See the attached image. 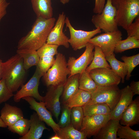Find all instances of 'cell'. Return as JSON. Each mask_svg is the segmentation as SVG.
Masks as SVG:
<instances>
[{"instance_id": "obj_1", "label": "cell", "mask_w": 139, "mask_h": 139, "mask_svg": "<svg viewBox=\"0 0 139 139\" xmlns=\"http://www.w3.org/2000/svg\"><path fill=\"white\" fill-rule=\"evenodd\" d=\"M55 21L54 17L47 19L37 17L31 30L19 40L17 49L37 50L46 43Z\"/></svg>"}, {"instance_id": "obj_2", "label": "cell", "mask_w": 139, "mask_h": 139, "mask_svg": "<svg viewBox=\"0 0 139 139\" xmlns=\"http://www.w3.org/2000/svg\"><path fill=\"white\" fill-rule=\"evenodd\" d=\"M26 71L24 67L23 59L17 54L3 62L2 79L13 92L23 85Z\"/></svg>"}, {"instance_id": "obj_3", "label": "cell", "mask_w": 139, "mask_h": 139, "mask_svg": "<svg viewBox=\"0 0 139 139\" xmlns=\"http://www.w3.org/2000/svg\"><path fill=\"white\" fill-rule=\"evenodd\" d=\"M116 11L115 19L118 26L126 30L139 16V0H111Z\"/></svg>"}, {"instance_id": "obj_4", "label": "cell", "mask_w": 139, "mask_h": 139, "mask_svg": "<svg viewBox=\"0 0 139 139\" xmlns=\"http://www.w3.org/2000/svg\"><path fill=\"white\" fill-rule=\"evenodd\" d=\"M70 73L65 56L58 53L54 63L43 76V81L47 87L64 85Z\"/></svg>"}, {"instance_id": "obj_5", "label": "cell", "mask_w": 139, "mask_h": 139, "mask_svg": "<svg viewBox=\"0 0 139 139\" xmlns=\"http://www.w3.org/2000/svg\"><path fill=\"white\" fill-rule=\"evenodd\" d=\"M116 13L111 0H107L102 12L93 15L91 22L96 28H99L105 32L116 31L118 30L115 19Z\"/></svg>"}, {"instance_id": "obj_6", "label": "cell", "mask_w": 139, "mask_h": 139, "mask_svg": "<svg viewBox=\"0 0 139 139\" xmlns=\"http://www.w3.org/2000/svg\"><path fill=\"white\" fill-rule=\"evenodd\" d=\"M118 85L98 86L96 90L91 93V100L87 104L106 103L112 111L117 105L120 97L121 90Z\"/></svg>"}, {"instance_id": "obj_7", "label": "cell", "mask_w": 139, "mask_h": 139, "mask_svg": "<svg viewBox=\"0 0 139 139\" xmlns=\"http://www.w3.org/2000/svg\"><path fill=\"white\" fill-rule=\"evenodd\" d=\"M122 36L121 32L118 29L99 34L91 39L88 42L99 47L106 56L114 53L117 44L122 40Z\"/></svg>"}, {"instance_id": "obj_8", "label": "cell", "mask_w": 139, "mask_h": 139, "mask_svg": "<svg viewBox=\"0 0 139 139\" xmlns=\"http://www.w3.org/2000/svg\"><path fill=\"white\" fill-rule=\"evenodd\" d=\"M65 23L66 27L68 28L70 33V37L69 39L68 42L75 51L85 47L90 39L101 32V30L98 28L90 31L75 29L71 25L67 17H66Z\"/></svg>"}, {"instance_id": "obj_9", "label": "cell", "mask_w": 139, "mask_h": 139, "mask_svg": "<svg viewBox=\"0 0 139 139\" xmlns=\"http://www.w3.org/2000/svg\"><path fill=\"white\" fill-rule=\"evenodd\" d=\"M44 74L36 66L35 72L31 78L26 84L23 85L20 90L14 95V101L19 102L23 97H31L39 101H43V97L40 95L38 89L40 79Z\"/></svg>"}, {"instance_id": "obj_10", "label": "cell", "mask_w": 139, "mask_h": 139, "mask_svg": "<svg viewBox=\"0 0 139 139\" xmlns=\"http://www.w3.org/2000/svg\"><path fill=\"white\" fill-rule=\"evenodd\" d=\"M94 46L88 42L85 47V50L78 58L70 57L67 62V67L70 71L68 77L77 74H81L92 62L94 56L93 50Z\"/></svg>"}, {"instance_id": "obj_11", "label": "cell", "mask_w": 139, "mask_h": 139, "mask_svg": "<svg viewBox=\"0 0 139 139\" xmlns=\"http://www.w3.org/2000/svg\"><path fill=\"white\" fill-rule=\"evenodd\" d=\"M111 119L110 114L84 116L80 131L83 133L87 138L95 136Z\"/></svg>"}, {"instance_id": "obj_12", "label": "cell", "mask_w": 139, "mask_h": 139, "mask_svg": "<svg viewBox=\"0 0 139 139\" xmlns=\"http://www.w3.org/2000/svg\"><path fill=\"white\" fill-rule=\"evenodd\" d=\"M64 85L48 86L46 95L43 97V101L46 107L57 120L61 111L59 99L63 93Z\"/></svg>"}, {"instance_id": "obj_13", "label": "cell", "mask_w": 139, "mask_h": 139, "mask_svg": "<svg viewBox=\"0 0 139 139\" xmlns=\"http://www.w3.org/2000/svg\"><path fill=\"white\" fill-rule=\"evenodd\" d=\"M89 73L98 86L118 85L121 80V77L111 68H95L91 70Z\"/></svg>"}, {"instance_id": "obj_14", "label": "cell", "mask_w": 139, "mask_h": 139, "mask_svg": "<svg viewBox=\"0 0 139 139\" xmlns=\"http://www.w3.org/2000/svg\"><path fill=\"white\" fill-rule=\"evenodd\" d=\"M22 99L29 103L30 108L36 111L40 119L51 128L55 134L60 131V128L54 120L52 113L46 108L43 101L38 102L31 97H24Z\"/></svg>"}, {"instance_id": "obj_15", "label": "cell", "mask_w": 139, "mask_h": 139, "mask_svg": "<svg viewBox=\"0 0 139 139\" xmlns=\"http://www.w3.org/2000/svg\"><path fill=\"white\" fill-rule=\"evenodd\" d=\"M66 18L63 12L59 14L55 24L49 33L47 43L62 46L67 48L69 47V38L63 32Z\"/></svg>"}, {"instance_id": "obj_16", "label": "cell", "mask_w": 139, "mask_h": 139, "mask_svg": "<svg viewBox=\"0 0 139 139\" xmlns=\"http://www.w3.org/2000/svg\"><path fill=\"white\" fill-rule=\"evenodd\" d=\"M134 96L129 85L121 90L120 98L110 114L111 119L120 120L123 113L132 101Z\"/></svg>"}, {"instance_id": "obj_17", "label": "cell", "mask_w": 139, "mask_h": 139, "mask_svg": "<svg viewBox=\"0 0 139 139\" xmlns=\"http://www.w3.org/2000/svg\"><path fill=\"white\" fill-rule=\"evenodd\" d=\"M121 124L130 126L139 123V97L132 101L123 113L120 120Z\"/></svg>"}, {"instance_id": "obj_18", "label": "cell", "mask_w": 139, "mask_h": 139, "mask_svg": "<svg viewBox=\"0 0 139 139\" xmlns=\"http://www.w3.org/2000/svg\"><path fill=\"white\" fill-rule=\"evenodd\" d=\"M30 126L28 133L20 139H39L45 130L50 129L46 126L45 122L39 117L36 112H34L31 115L30 119Z\"/></svg>"}, {"instance_id": "obj_19", "label": "cell", "mask_w": 139, "mask_h": 139, "mask_svg": "<svg viewBox=\"0 0 139 139\" xmlns=\"http://www.w3.org/2000/svg\"><path fill=\"white\" fill-rule=\"evenodd\" d=\"M0 115V117L7 127L24 117L23 112L20 108L7 103H5L2 109Z\"/></svg>"}, {"instance_id": "obj_20", "label": "cell", "mask_w": 139, "mask_h": 139, "mask_svg": "<svg viewBox=\"0 0 139 139\" xmlns=\"http://www.w3.org/2000/svg\"><path fill=\"white\" fill-rule=\"evenodd\" d=\"M120 120L111 119L101 128L97 135L96 139H119L117 137V133L120 124Z\"/></svg>"}, {"instance_id": "obj_21", "label": "cell", "mask_w": 139, "mask_h": 139, "mask_svg": "<svg viewBox=\"0 0 139 139\" xmlns=\"http://www.w3.org/2000/svg\"><path fill=\"white\" fill-rule=\"evenodd\" d=\"M33 10L37 17L45 19L53 17L51 0H31Z\"/></svg>"}, {"instance_id": "obj_22", "label": "cell", "mask_w": 139, "mask_h": 139, "mask_svg": "<svg viewBox=\"0 0 139 139\" xmlns=\"http://www.w3.org/2000/svg\"><path fill=\"white\" fill-rule=\"evenodd\" d=\"M80 75L77 74L68 77L64 84L62 93V102L64 105L79 89Z\"/></svg>"}, {"instance_id": "obj_23", "label": "cell", "mask_w": 139, "mask_h": 139, "mask_svg": "<svg viewBox=\"0 0 139 139\" xmlns=\"http://www.w3.org/2000/svg\"><path fill=\"white\" fill-rule=\"evenodd\" d=\"M91 97L90 93L79 89L64 105L71 109L75 107H82L90 101Z\"/></svg>"}, {"instance_id": "obj_24", "label": "cell", "mask_w": 139, "mask_h": 139, "mask_svg": "<svg viewBox=\"0 0 139 139\" xmlns=\"http://www.w3.org/2000/svg\"><path fill=\"white\" fill-rule=\"evenodd\" d=\"M16 53L23 59V66L26 70L38 65L40 57L37 50L26 49H18Z\"/></svg>"}, {"instance_id": "obj_25", "label": "cell", "mask_w": 139, "mask_h": 139, "mask_svg": "<svg viewBox=\"0 0 139 139\" xmlns=\"http://www.w3.org/2000/svg\"><path fill=\"white\" fill-rule=\"evenodd\" d=\"M84 116L110 114L111 110L105 103L86 104L82 107Z\"/></svg>"}, {"instance_id": "obj_26", "label": "cell", "mask_w": 139, "mask_h": 139, "mask_svg": "<svg viewBox=\"0 0 139 139\" xmlns=\"http://www.w3.org/2000/svg\"><path fill=\"white\" fill-rule=\"evenodd\" d=\"M94 46V51L92 60L86 70L89 72L91 70L95 68H111L100 48L97 46Z\"/></svg>"}, {"instance_id": "obj_27", "label": "cell", "mask_w": 139, "mask_h": 139, "mask_svg": "<svg viewBox=\"0 0 139 139\" xmlns=\"http://www.w3.org/2000/svg\"><path fill=\"white\" fill-rule=\"evenodd\" d=\"M105 58L107 61L109 62L111 68L121 77V82L124 83L125 78L127 73L126 67L124 63L117 59L114 53L106 56Z\"/></svg>"}, {"instance_id": "obj_28", "label": "cell", "mask_w": 139, "mask_h": 139, "mask_svg": "<svg viewBox=\"0 0 139 139\" xmlns=\"http://www.w3.org/2000/svg\"><path fill=\"white\" fill-rule=\"evenodd\" d=\"M61 139H86L87 138L84 133L77 130L71 124L60 128L59 132L56 133Z\"/></svg>"}, {"instance_id": "obj_29", "label": "cell", "mask_w": 139, "mask_h": 139, "mask_svg": "<svg viewBox=\"0 0 139 139\" xmlns=\"http://www.w3.org/2000/svg\"><path fill=\"white\" fill-rule=\"evenodd\" d=\"M98 86L90 76L89 72L86 70L80 74L79 80V89L91 93L96 90Z\"/></svg>"}, {"instance_id": "obj_30", "label": "cell", "mask_w": 139, "mask_h": 139, "mask_svg": "<svg viewBox=\"0 0 139 139\" xmlns=\"http://www.w3.org/2000/svg\"><path fill=\"white\" fill-rule=\"evenodd\" d=\"M139 48V40L134 37L128 36L126 39L121 40L118 42L114 52L120 53L127 50Z\"/></svg>"}, {"instance_id": "obj_31", "label": "cell", "mask_w": 139, "mask_h": 139, "mask_svg": "<svg viewBox=\"0 0 139 139\" xmlns=\"http://www.w3.org/2000/svg\"><path fill=\"white\" fill-rule=\"evenodd\" d=\"M30 126V119L23 117L18 120L12 125L7 127L9 131L22 136L28 133Z\"/></svg>"}, {"instance_id": "obj_32", "label": "cell", "mask_w": 139, "mask_h": 139, "mask_svg": "<svg viewBox=\"0 0 139 139\" xmlns=\"http://www.w3.org/2000/svg\"><path fill=\"white\" fill-rule=\"evenodd\" d=\"M84 117L82 107H75L71 108V123L75 129L80 130Z\"/></svg>"}, {"instance_id": "obj_33", "label": "cell", "mask_w": 139, "mask_h": 139, "mask_svg": "<svg viewBox=\"0 0 139 139\" xmlns=\"http://www.w3.org/2000/svg\"><path fill=\"white\" fill-rule=\"evenodd\" d=\"M119 139H139V131L132 129L129 126L120 125L117 133Z\"/></svg>"}, {"instance_id": "obj_34", "label": "cell", "mask_w": 139, "mask_h": 139, "mask_svg": "<svg viewBox=\"0 0 139 139\" xmlns=\"http://www.w3.org/2000/svg\"><path fill=\"white\" fill-rule=\"evenodd\" d=\"M126 66L127 73L126 79L128 80L131 76V74L134 68L139 64V54L133 56H123L121 58Z\"/></svg>"}, {"instance_id": "obj_35", "label": "cell", "mask_w": 139, "mask_h": 139, "mask_svg": "<svg viewBox=\"0 0 139 139\" xmlns=\"http://www.w3.org/2000/svg\"><path fill=\"white\" fill-rule=\"evenodd\" d=\"M58 45L46 43L37 51L39 57L44 56H54L58 53Z\"/></svg>"}, {"instance_id": "obj_36", "label": "cell", "mask_w": 139, "mask_h": 139, "mask_svg": "<svg viewBox=\"0 0 139 139\" xmlns=\"http://www.w3.org/2000/svg\"><path fill=\"white\" fill-rule=\"evenodd\" d=\"M55 59L54 56H44L40 57L38 64L36 66L44 74L54 64Z\"/></svg>"}, {"instance_id": "obj_37", "label": "cell", "mask_w": 139, "mask_h": 139, "mask_svg": "<svg viewBox=\"0 0 139 139\" xmlns=\"http://www.w3.org/2000/svg\"><path fill=\"white\" fill-rule=\"evenodd\" d=\"M71 109L67 106L64 105L60 120L57 124L60 128L68 126L71 124Z\"/></svg>"}, {"instance_id": "obj_38", "label": "cell", "mask_w": 139, "mask_h": 139, "mask_svg": "<svg viewBox=\"0 0 139 139\" xmlns=\"http://www.w3.org/2000/svg\"><path fill=\"white\" fill-rule=\"evenodd\" d=\"M14 94L8 88L3 79L0 80V104L5 102L13 96Z\"/></svg>"}, {"instance_id": "obj_39", "label": "cell", "mask_w": 139, "mask_h": 139, "mask_svg": "<svg viewBox=\"0 0 139 139\" xmlns=\"http://www.w3.org/2000/svg\"><path fill=\"white\" fill-rule=\"evenodd\" d=\"M126 31L128 36L134 37L139 40V16L136 18Z\"/></svg>"}, {"instance_id": "obj_40", "label": "cell", "mask_w": 139, "mask_h": 139, "mask_svg": "<svg viewBox=\"0 0 139 139\" xmlns=\"http://www.w3.org/2000/svg\"><path fill=\"white\" fill-rule=\"evenodd\" d=\"M106 0H95L93 12L95 14L101 13L105 5Z\"/></svg>"}, {"instance_id": "obj_41", "label": "cell", "mask_w": 139, "mask_h": 139, "mask_svg": "<svg viewBox=\"0 0 139 139\" xmlns=\"http://www.w3.org/2000/svg\"><path fill=\"white\" fill-rule=\"evenodd\" d=\"M10 4L7 0H0V22L7 13V9Z\"/></svg>"}, {"instance_id": "obj_42", "label": "cell", "mask_w": 139, "mask_h": 139, "mask_svg": "<svg viewBox=\"0 0 139 139\" xmlns=\"http://www.w3.org/2000/svg\"><path fill=\"white\" fill-rule=\"evenodd\" d=\"M134 95L139 94V81H132L129 85Z\"/></svg>"}, {"instance_id": "obj_43", "label": "cell", "mask_w": 139, "mask_h": 139, "mask_svg": "<svg viewBox=\"0 0 139 139\" xmlns=\"http://www.w3.org/2000/svg\"><path fill=\"white\" fill-rule=\"evenodd\" d=\"M3 63L2 60L0 59V80L2 79V77Z\"/></svg>"}, {"instance_id": "obj_44", "label": "cell", "mask_w": 139, "mask_h": 139, "mask_svg": "<svg viewBox=\"0 0 139 139\" xmlns=\"http://www.w3.org/2000/svg\"><path fill=\"white\" fill-rule=\"evenodd\" d=\"M7 126L5 123L0 117V127L6 128Z\"/></svg>"}, {"instance_id": "obj_45", "label": "cell", "mask_w": 139, "mask_h": 139, "mask_svg": "<svg viewBox=\"0 0 139 139\" xmlns=\"http://www.w3.org/2000/svg\"><path fill=\"white\" fill-rule=\"evenodd\" d=\"M50 139H61L56 134H55L54 135L51 137Z\"/></svg>"}, {"instance_id": "obj_46", "label": "cell", "mask_w": 139, "mask_h": 139, "mask_svg": "<svg viewBox=\"0 0 139 139\" xmlns=\"http://www.w3.org/2000/svg\"><path fill=\"white\" fill-rule=\"evenodd\" d=\"M70 0H60V2L63 4H64L68 3Z\"/></svg>"}]
</instances>
